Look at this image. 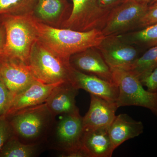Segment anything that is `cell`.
I'll return each mask as SVG.
<instances>
[{
	"mask_svg": "<svg viewBox=\"0 0 157 157\" xmlns=\"http://www.w3.org/2000/svg\"><path fill=\"white\" fill-rule=\"evenodd\" d=\"M33 18L38 40L64 58L70 59L75 54L91 47H97L105 37L101 30L80 32L56 28Z\"/></svg>",
	"mask_w": 157,
	"mask_h": 157,
	"instance_id": "1",
	"label": "cell"
},
{
	"mask_svg": "<svg viewBox=\"0 0 157 157\" xmlns=\"http://www.w3.org/2000/svg\"><path fill=\"white\" fill-rule=\"evenodd\" d=\"M6 116L11 124L14 136L22 143L30 145L45 144L48 132L56 118L45 103Z\"/></svg>",
	"mask_w": 157,
	"mask_h": 157,
	"instance_id": "2",
	"label": "cell"
},
{
	"mask_svg": "<svg viewBox=\"0 0 157 157\" xmlns=\"http://www.w3.org/2000/svg\"><path fill=\"white\" fill-rule=\"evenodd\" d=\"M28 65L35 79L44 84L70 82V59L59 56L38 40L31 49Z\"/></svg>",
	"mask_w": 157,
	"mask_h": 157,
	"instance_id": "3",
	"label": "cell"
},
{
	"mask_svg": "<svg viewBox=\"0 0 157 157\" xmlns=\"http://www.w3.org/2000/svg\"><path fill=\"white\" fill-rule=\"evenodd\" d=\"M0 22L5 26L6 43L4 53L21 60L28 65L33 45L37 39L32 14H0Z\"/></svg>",
	"mask_w": 157,
	"mask_h": 157,
	"instance_id": "4",
	"label": "cell"
},
{
	"mask_svg": "<svg viewBox=\"0 0 157 157\" xmlns=\"http://www.w3.org/2000/svg\"><path fill=\"white\" fill-rule=\"evenodd\" d=\"M111 70L113 82L119 89L116 102L118 107L131 106L144 107L157 116V92L144 89L140 79L129 70L120 68Z\"/></svg>",
	"mask_w": 157,
	"mask_h": 157,
	"instance_id": "5",
	"label": "cell"
},
{
	"mask_svg": "<svg viewBox=\"0 0 157 157\" xmlns=\"http://www.w3.org/2000/svg\"><path fill=\"white\" fill-rule=\"evenodd\" d=\"M83 130L80 113L59 116L57 120L56 118L48 132L46 147L58 152L79 147Z\"/></svg>",
	"mask_w": 157,
	"mask_h": 157,
	"instance_id": "6",
	"label": "cell"
},
{
	"mask_svg": "<svg viewBox=\"0 0 157 157\" xmlns=\"http://www.w3.org/2000/svg\"><path fill=\"white\" fill-rule=\"evenodd\" d=\"M72 2L71 14L61 28L80 32L103 29L111 10L101 8L99 0H72Z\"/></svg>",
	"mask_w": 157,
	"mask_h": 157,
	"instance_id": "7",
	"label": "cell"
},
{
	"mask_svg": "<svg viewBox=\"0 0 157 157\" xmlns=\"http://www.w3.org/2000/svg\"><path fill=\"white\" fill-rule=\"evenodd\" d=\"M148 7L135 0H122L111 10L102 33L105 36H119L138 28Z\"/></svg>",
	"mask_w": 157,
	"mask_h": 157,
	"instance_id": "8",
	"label": "cell"
},
{
	"mask_svg": "<svg viewBox=\"0 0 157 157\" xmlns=\"http://www.w3.org/2000/svg\"><path fill=\"white\" fill-rule=\"evenodd\" d=\"M96 48L111 69L129 70L140 57L138 51L134 45L118 36H105Z\"/></svg>",
	"mask_w": 157,
	"mask_h": 157,
	"instance_id": "9",
	"label": "cell"
},
{
	"mask_svg": "<svg viewBox=\"0 0 157 157\" xmlns=\"http://www.w3.org/2000/svg\"><path fill=\"white\" fill-rule=\"evenodd\" d=\"M36 80L29 67L19 59L4 54L0 58V80L14 96Z\"/></svg>",
	"mask_w": 157,
	"mask_h": 157,
	"instance_id": "10",
	"label": "cell"
},
{
	"mask_svg": "<svg viewBox=\"0 0 157 157\" xmlns=\"http://www.w3.org/2000/svg\"><path fill=\"white\" fill-rule=\"evenodd\" d=\"M70 62L72 67L82 73L113 82L111 68L96 47L73 55L70 57Z\"/></svg>",
	"mask_w": 157,
	"mask_h": 157,
	"instance_id": "11",
	"label": "cell"
},
{
	"mask_svg": "<svg viewBox=\"0 0 157 157\" xmlns=\"http://www.w3.org/2000/svg\"><path fill=\"white\" fill-rule=\"evenodd\" d=\"M70 82L76 88L85 90L107 101L116 102L119 94L117 85L93 75L82 73L72 67Z\"/></svg>",
	"mask_w": 157,
	"mask_h": 157,
	"instance_id": "12",
	"label": "cell"
},
{
	"mask_svg": "<svg viewBox=\"0 0 157 157\" xmlns=\"http://www.w3.org/2000/svg\"><path fill=\"white\" fill-rule=\"evenodd\" d=\"M71 11L67 0H36L32 15L39 22L61 28Z\"/></svg>",
	"mask_w": 157,
	"mask_h": 157,
	"instance_id": "13",
	"label": "cell"
},
{
	"mask_svg": "<svg viewBox=\"0 0 157 157\" xmlns=\"http://www.w3.org/2000/svg\"><path fill=\"white\" fill-rule=\"evenodd\" d=\"M59 84H44L34 80L25 89L13 96L4 115H10L18 110L45 103L52 90Z\"/></svg>",
	"mask_w": 157,
	"mask_h": 157,
	"instance_id": "14",
	"label": "cell"
},
{
	"mask_svg": "<svg viewBox=\"0 0 157 157\" xmlns=\"http://www.w3.org/2000/svg\"><path fill=\"white\" fill-rule=\"evenodd\" d=\"M78 91L70 82H62L55 87L45 102L55 117L79 112L76 103Z\"/></svg>",
	"mask_w": 157,
	"mask_h": 157,
	"instance_id": "15",
	"label": "cell"
},
{
	"mask_svg": "<svg viewBox=\"0 0 157 157\" xmlns=\"http://www.w3.org/2000/svg\"><path fill=\"white\" fill-rule=\"evenodd\" d=\"M90 95L88 111L83 117L84 129H93L109 127L115 118L117 108L116 102L107 101L104 98Z\"/></svg>",
	"mask_w": 157,
	"mask_h": 157,
	"instance_id": "16",
	"label": "cell"
},
{
	"mask_svg": "<svg viewBox=\"0 0 157 157\" xmlns=\"http://www.w3.org/2000/svg\"><path fill=\"white\" fill-rule=\"evenodd\" d=\"M82 146L90 157H111L113 148L109 134V127L84 129Z\"/></svg>",
	"mask_w": 157,
	"mask_h": 157,
	"instance_id": "17",
	"label": "cell"
},
{
	"mask_svg": "<svg viewBox=\"0 0 157 157\" xmlns=\"http://www.w3.org/2000/svg\"><path fill=\"white\" fill-rule=\"evenodd\" d=\"M142 122L132 119L126 113L116 116L109 127V134L114 150L125 141L135 138L143 133Z\"/></svg>",
	"mask_w": 157,
	"mask_h": 157,
	"instance_id": "18",
	"label": "cell"
},
{
	"mask_svg": "<svg viewBox=\"0 0 157 157\" xmlns=\"http://www.w3.org/2000/svg\"><path fill=\"white\" fill-rule=\"evenodd\" d=\"M47 148L46 144H27L14 135L4 144L0 151V157H36Z\"/></svg>",
	"mask_w": 157,
	"mask_h": 157,
	"instance_id": "19",
	"label": "cell"
},
{
	"mask_svg": "<svg viewBox=\"0 0 157 157\" xmlns=\"http://www.w3.org/2000/svg\"><path fill=\"white\" fill-rule=\"evenodd\" d=\"M118 36L132 45L151 48L157 45V23Z\"/></svg>",
	"mask_w": 157,
	"mask_h": 157,
	"instance_id": "20",
	"label": "cell"
},
{
	"mask_svg": "<svg viewBox=\"0 0 157 157\" xmlns=\"http://www.w3.org/2000/svg\"><path fill=\"white\" fill-rule=\"evenodd\" d=\"M157 67V45L150 48L135 61L129 69L140 80L148 76Z\"/></svg>",
	"mask_w": 157,
	"mask_h": 157,
	"instance_id": "21",
	"label": "cell"
},
{
	"mask_svg": "<svg viewBox=\"0 0 157 157\" xmlns=\"http://www.w3.org/2000/svg\"><path fill=\"white\" fill-rule=\"evenodd\" d=\"M36 2V0H0V14L31 15Z\"/></svg>",
	"mask_w": 157,
	"mask_h": 157,
	"instance_id": "22",
	"label": "cell"
},
{
	"mask_svg": "<svg viewBox=\"0 0 157 157\" xmlns=\"http://www.w3.org/2000/svg\"><path fill=\"white\" fill-rule=\"evenodd\" d=\"M14 135V131L8 118L5 115L0 116V151Z\"/></svg>",
	"mask_w": 157,
	"mask_h": 157,
	"instance_id": "23",
	"label": "cell"
},
{
	"mask_svg": "<svg viewBox=\"0 0 157 157\" xmlns=\"http://www.w3.org/2000/svg\"><path fill=\"white\" fill-rule=\"evenodd\" d=\"M13 97V95L0 80V116L6 113Z\"/></svg>",
	"mask_w": 157,
	"mask_h": 157,
	"instance_id": "24",
	"label": "cell"
},
{
	"mask_svg": "<svg viewBox=\"0 0 157 157\" xmlns=\"http://www.w3.org/2000/svg\"><path fill=\"white\" fill-rule=\"evenodd\" d=\"M157 23V3L149 6L148 9L140 20L138 28L142 29Z\"/></svg>",
	"mask_w": 157,
	"mask_h": 157,
	"instance_id": "25",
	"label": "cell"
},
{
	"mask_svg": "<svg viewBox=\"0 0 157 157\" xmlns=\"http://www.w3.org/2000/svg\"><path fill=\"white\" fill-rule=\"evenodd\" d=\"M140 81L149 91L157 92V67L148 76Z\"/></svg>",
	"mask_w": 157,
	"mask_h": 157,
	"instance_id": "26",
	"label": "cell"
},
{
	"mask_svg": "<svg viewBox=\"0 0 157 157\" xmlns=\"http://www.w3.org/2000/svg\"><path fill=\"white\" fill-rule=\"evenodd\" d=\"M59 157H90L85 150L82 145L79 147H76L66 151L59 152Z\"/></svg>",
	"mask_w": 157,
	"mask_h": 157,
	"instance_id": "27",
	"label": "cell"
},
{
	"mask_svg": "<svg viewBox=\"0 0 157 157\" xmlns=\"http://www.w3.org/2000/svg\"><path fill=\"white\" fill-rule=\"evenodd\" d=\"M122 0H99V5L103 9L111 10Z\"/></svg>",
	"mask_w": 157,
	"mask_h": 157,
	"instance_id": "28",
	"label": "cell"
},
{
	"mask_svg": "<svg viewBox=\"0 0 157 157\" xmlns=\"http://www.w3.org/2000/svg\"><path fill=\"white\" fill-rule=\"evenodd\" d=\"M6 43V29L3 24L0 22V58L4 53Z\"/></svg>",
	"mask_w": 157,
	"mask_h": 157,
	"instance_id": "29",
	"label": "cell"
},
{
	"mask_svg": "<svg viewBox=\"0 0 157 157\" xmlns=\"http://www.w3.org/2000/svg\"><path fill=\"white\" fill-rule=\"evenodd\" d=\"M135 1L140 3L147 4L149 6V5H151L152 3H153L155 0H135Z\"/></svg>",
	"mask_w": 157,
	"mask_h": 157,
	"instance_id": "30",
	"label": "cell"
},
{
	"mask_svg": "<svg viewBox=\"0 0 157 157\" xmlns=\"http://www.w3.org/2000/svg\"><path fill=\"white\" fill-rule=\"evenodd\" d=\"M155 3H157V0H155V2H154L153 3H152L151 4H155ZM149 6H150V5H149Z\"/></svg>",
	"mask_w": 157,
	"mask_h": 157,
	"instance_id": "31",
	"label": "cell"
}]
</instances>
